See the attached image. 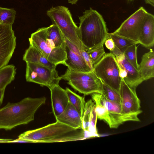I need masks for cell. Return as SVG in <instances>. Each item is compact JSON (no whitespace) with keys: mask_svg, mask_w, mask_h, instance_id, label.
<instances>
[{"mask_svg":"<svg viewBox=\"0 0 154 154\" xmlns=\"http://www.w3.org/2000/svg\"><path fill=\"white\" fill-rule=\"evenodd\" d=\"M26 63L25 76L27 82L37 83L48 88L59 84L61 78L58 75L56 69H52L37 63Z\"/></svg>","mask_w":154,"mask_h":154,"instance_id":"obj_9","label":"cell"},{"mask_svg":"<svg viewBox=\"0 0 154 154\" xmlns=\"http://www.w3.org/2000/svg\"><path fill=\"white\" fill-rule=\"evenodd\" d=\"M60 77L61 79L68 81L69 85L85 96L94 93H102V81L93 72H79L68 68Z\"/></svg>","mask_w":154,"mask_h":154,"instance_id":"obj_7","label":"cell"},{"mask_svg":"<svg viewBox=\"0 0 154 154\" xmlns=\"http://www.w3.org/2000/svg\"><path fill=\"white\" fill-rule=\"evenodd\" d=\"M16 14V11L14 8L0 7V23L12 25L15 19Z\"/></svg>","mask_w":154,"mask_h":154,"instance_id":"obj_25","label":"cell"},{"mask_svg":"<svg viewBox=\"0 0 154 154\" xmlns=\"http://www.w3.org/2000/svg\"><path fill=\"white\" fill-rule=\"evenodd\" d=\"M66 59L64 65L73 71L89 72L92 71L82 55L75 53L66 45Z\"/></svg>","mask_w":154,"mask_h":154,"instance_id":"obj_17","label":"cell"},{"mask_svg":"<svg viewBox=\"0 0 154 154\" xmlns=\"http://www.w3.org/2000/svg\"><path fill=\"white\" fill-rule=\"evenodd\" d=\"M79 0H67L69 3L72 5L76 4Z\"/></svg>","mask_w":154,"mask_h":154,"instance_id":"obj_37","label":"cell"},{"mask_svg":"<svg viewBox=\"0 0 154 154\" xmlns=\"http://www.w3.org/2000/svg\"><path fill=\"white\" fill-rule=\"evenodd\" d=\"M46 100L44 97H27L17 103H8L0 109V129L11 130L33 121L35 112Z\"/></svg>","mask_w":154,"mask_h":154,"instance_id":"obj_2","label":"cell"},{"mask_svg":"<svg viewBox=\"0 0 154 154\" xmlns=\"http://www.w3.org/2000/svg\"><path fill=\"white\" fill-rule=\"evenodd\" d=\"M109 35L113 40L116 47L123 53L126 49L130 46L138 43L119 36L113 33H109Z\"/></svg>","mask_w":154,"mask_h":154,"instance_id":"obj_23","label":"cell"},{"mask_svg":"<svg viewBox=\"0 0 154 154\" xmlns=\"http://www.w3.org/2000/svg\"><path fill=\"white\" fill-rule=\"evenodd\" d=\"M79 18V36L85 50L88 51L103 45L109 35L106 23L102 15L90 7Z\"/></svg>","mask_w":154,"mask_h":154,"instance_id":"obj_3","label":"cell"},{"mask_svg":"<svg viewBox=\"0 0 154 154\" xmlns=\"http://www.w3.org/2000/svg\"><path fill=\"white\" fill-rule=\"evenodd\" d=\"M111 53L115 55L116 61L121 65L126 71L127 76L124 79L126 83L131 88L136 90L137 87L143 81L138 71L116 47L114 50Z\"/></svg>","mask_w":154,"mask_h":154,"instance_id":"obj_13","label":"cell"},{"mask_svg":"<svg viewBox=\"0 0 154 154\" xmlns=\"http://www.w3.org/2000/svg\"><path fill=\"white\" fill-rule=\"evenodd\" d=\"M91 95L95 105L97 119L105 122L110 128H116L126 122L140 121L138 115L123 113L120 103L109 100L100 93Z\"/></svg>","mask_w":154,"mask_h":154,"instance_id":"obj_4","label":"cell"},{"mask_svg":"<svg viewBox=\"0 0 154 154\" xmlns=\"http://www.w3.org/2000/svg\"><path fill=\"white\" fill-rule=\"evenodd\" d=\"M119 93L121 97L120 104L123 113L139 115L142 113L140 101L136 90L130 87L123 79H122Z\"/></svg>","mask_w":154,"mask_h":154,"instance_id":"obj_12","label":"cell"},{"mask_svg":"<svg viewBox=\"0 0 154 154\" xmlns=\"http://www.w3.org/2000/svg\"><path fill=\"white\" fill-rule=\"evenodd\" d=\"M52 24L55 25L64 37L73 43L80 51L85 48L80 38L78 27L74 22L69 8L58 5L52 7L46 11Z\"/></svg>","mask_w":154,"mask_h":154,"instance_id":"obj_5","label":"cell"},{"mask_svg":"<svg viewBox=\"0 0 154 154\" xmlns=\"http://www.w3.org/2000/svg\"><path fill=\"white\" fill-rule=\"evenodd\" d=\"M93 72L102 82L119 92L122 79L115 55L105 53L93 66Z\"/></svg>","mask_w":154,"mask_h":154,"instance_id":"obj_8","label":"cell"},{"mask_svg":"<svg viewBox=\"0 0 154 154\" xmlns=\"http://www.w3.org/2000/svg\"><path fill=\"white\" fill-rule=\"evenodd\" d=\"M47 35L48 38L53 42L56 47L60 46L65 43L63 35L55 24H52L48 27Z\"/></svg>","mask_w":154,"mask_h":154,"instance_id":"obj_22","label":"cell"},{"mask_svg":"<svg viewBox=\"0 0 154 154\" xmlns=\"http://www.w3.org/2000/svg\"><path fill=\"white\" fill-rule=\"evenodd\" d=\"M138 71L143 81L154 77V52L152 49L142 56Z\"/></svg>","mask_w":154,"mask_h":154,"instance_id":"obj_18","label":"cell"},{"mask_svg":"<svg viewBox=\"0 0 154 154\" xmlns=\"http://www.w3.org/2000/svg\"><path fill=\"white\" fill-rule=\"evenodd\" d=\"M138 42L146 48L154 45V16L151 13L148 12L146 16Z\"/></svg>","mask_w":154,"mask_h":154,"instance_id":"obj_15","label":"cell"},{"mask_svg":"<svg viewBox=\"0 0 154 154\" xmlns=\"http://www.w3.org/2000/svg\"><path fill=\"white\" fill-rule=\"evenodd\" d=\"M64 39L66 45L72 51L77 54L82 55L81 51L76 47L73 43L71 42L66 38H65Z\"/></svg>","mask_w":154,"mask_h":154,"instance_id":"obj_30","label":"cell"},{"mask_svg":"<svg viewBox=\"0 0 154 154\" xmlns=\"http://www.w3.org/2000/svg\"><path fill=\"white\" fill-rule=\"evenodd\" d=\"M12 139L0 138V143H10Z\"/></svg>","mask_w":154,"mask_h":154,"instance_id":"obj_36","label":"cell"},{"mask_svg":"<svg viewBox=\"0 0 154 154\" xmlns=\"http://www.w3.org/2000/svg\"><path fill=\"white\" fill-rule=\"evenodd\" d=\"M82 128L75 129L59 121L36 129L26 131L18 138L31 143L65 142L93 137Z\"/></svg>","mask_w":154,"mask_h":154,"instance_id":"obj_1","label":"cell"},{"mask_svg":"<svg viewBox=\"0 0 154 154\" xmlns=\"http://www.w3.org/2000/svg\"><path fill=\"white\" fill-rule=\"evenodd\" d=\"M148 13L143 7H140L112 33L139 44L138 38Z\"/></svg>","mask_w":154,"mask_h":154,"instance_id":"obj_10","label":"cell"},{"mask_svg":"<svg viewBox=\"0 0 154 154\" xmlns=\"http://www.w3.org/2000/svg\"><path fill=\"white\" fill-rule=\"evenodd\" d=\"M65 90L69 102L76 109L82 117L84 112L86 103L85 97L77 94L68 88H66Z\"/></svg>","mask_w":154,"mask_h":154,"instance_id":"obj_21","label":"cell"},{"mask_svg":"<svg viewBox=\"0 0 154 154\" xmlns=\"http://www.w3.org/2000/svg\"><path fill=\"white\" fill-rule=\"evenodd\" d=\"M94 104L91 99L86 102L84 112L82 117V128L85 131L89 133V128L92 109Z\"/></svg>","mask_w":154,"mask_h":154,"instance_id":"obj_24","label":"cell"},{"mask_svg":"<svg viewBox=\"0 0 154 154\" xmlns=\"http://www.w3.org/2000/svg\"><path fill=\"white\" fill-rule=\"evenodd\" d=\"M48 27L38 28L32 33L29 38L30 45L41 52L51 63L57 65L65 64L66 59V43L56 47L54 43L48 38Z\"/></svg>","mask_w":154,"mask_h":154,"instance_id":"obj_6","label":"cell"},{"mask_svg":"<svg viewBox=\"0 0 154 154\" xmlns=\"http://www.w3.org/2000/svg\"><path fill=\"white\" fill-rule=\"evenodd\" d=\"M31 143L29 141L26 140L22 139H21L19 138H18L17 139H16L14 140H11L10 143Z\"/></svg>","mask_w":154,"mask_h":154,"instance_id":"obj_33","label":"cell"},{"mask_svg":"<svg viewBox=\"0 0 154 154\" xmlns=\"http://www.w3.org/2000/svg\"><path fill=\"white\" fill-rule=\"evenodd\" d=\"M116 63L119 69V76L121 79H124L127 76V72L121 65L117 62Z\"/></svg>","mask_w":154,"mask_h":154,"instance_id":"obj_32","label":"cell"},{"mask_svg":"<svg viewBox=\"0 0 154 154\" xmlns=\"http://www.w3.org/2000/svg\"><path fill=\"white\" fill-rule=\"evenodd\" d=\"M82 55L84 58L87 64L89 66L93 72V65L92 63L90 57L87 52L85 50L81 51Z\"/></svg>","mask_w":154,"mask_h":154,"instance_id":"obj_29","label":"cell"},{"mask_svg":"<svg viewBox=\"0 0 154 154\" xmlns=\"http://www.w3.org/2000/svg\"><path fill=\"white\" fill-rule=\"evenodd\" d=\"M49 88L51 92L52 111L56 117L65 110L69 100L65 89L60 87L59 84L55 85Z\"/></svg>","mask_w":154,"mask_h":154,"instance_id":"obj_14","label":"cell"},{"mask_svg":"<svg viewBox=\"0 0 154 154\" xmlns=\"http://www.w3.org/2000/svg\"><path fill=\"white\" fill-rule=\"evenodd\" d=\"M23 60L26 62L37 63L52 69H56L57 66L51 62L41 52L30 45L25 52Z\"/></svg>","mask_w":154,"mask_h":154,"instance_id":"obj_19","label":"cell"},{"mask_svg":"<svg viewBox=\"0 0 154 154\" xmlns=\"http://www.w3.org/2000/svg\"><path fill=\"white\" fill-rule=\"evenodd\" d=\"M12 25L0 23V69L8 65L16 46Z\"/></svg>","mask_w":154,"mask_h":154,"instance_id":"obj_11","label":"cell"},{"mask_svg":"<svg viewBox=\"0 0 154 154\" xmlns=\"http://www.w3.org/2000/svg\"><path fill=\"white\" fill-rule=\"evenodd\" d=\"M137 44H134L128 47L123 54L128 61L138 71L139 64L137 57Z\"/></svg>","mask_w":154,"mask_h":154,"instance_id":"obj_26","label":"cell"},{"mask_svg":"<svg viewBox=\"0 0 154 154\" xmlns=\"http://www.w3.org/2000/svg\"><path fill=\"white\" fill-rule=\"evenodd\" d=\"M94 65L99 61L105 54L103 45L97 48L87 51Z\"/></svg>","mask_w":154,"mask_h":154,"instance_id":"obj_28","label":"cell"},{"mask_svg":"<svg viewBox=\"0 0 154 154\" xmlns=\"http://www.w3.org/2000/svg\"><path fill=\"white\" fill-rule=\"evenodd\" d=\"M5 91V89H0V106L3 102Z\"/></svg>","mask_w":154,"mask_h":154,"instance_id":"obj_34","label":"cell"},{"mask_svg":"<svg viewBox=\"0 0 154 154\" xmlns=\"http://www.w3.org/2000/svg\"><path fill=\"white\" fill-rule=\"evenodd\" d=\"M102 89L101 94L106 99L110 101L120 103L121 97L119 92L103 82Z\"/></svg>","mask_w":154,"mask_h":154,"instance_id":"obj_27","label":"cell"},{"mask_svg":"<svg viewBox=\"0 0 154 154\" xmlns=\"http://www.w3.org/2000/svg\"><path fill=\"white\" fill-rule=\"evenodd\" d=\"M55 118L56 121L72 128H82V117L69 102L64 111Z\"/></svg>","mask_w":154,"mask_h":154,"instance_id":"obj_16","label":"cell"},{"mask_svg":"<svg viewBox=\"0 0 154 154\" xmlns=\"http://www.w3.org/2000/svg\"><path fill=\"white\" fill-rule=\"evenodd\" d=\"M145 3L150 5L152 7H154V0H144Z\"/></svg>","mask_w":154,"mask_h":154,"instance_id":"obj_35","label":"cell"},{"mask_svg":"<svg viewBox=\"0 0 154 154\" xmlns=\"http://www.w3.org/2000/svg\"><path fill=\"white\" fill-rule=\"evenodd\" d=\"M106 47L109 49L110 52L113 51L115 48V45L112 39L109 36L105 40L104 43Z\"/></svg>","mask_w":154,"mask_h":154,"instance_id":"obj_31","label":"cell"},{"mask_svg":"<svg viewBox=\"0 0 154 154\" xmlns=\"http://www.w3.org/2000/svg\"><path fill=\"white\" fill-rule=\"evenodd\" d=\"M16 69L13 65H7L0 69V89L6 87L15 79Z\"/></svg>","mask_w":154,"mask_h":154,"instance_id":"obj_20","label":"cell"},{"mask_svg":"<svg viewBox=\"0 0 154 154\" xmlns=\"http://www.w3.org/2000/svg\"><path fill=\"white\" fill-rule=\"evenodd\" d=\"M128 1H132L134 0H128Z\"/></svg>","mask_w":154,"mask_h":154,"instance_id":"obj_38","label":"cell"}]
</instances>
